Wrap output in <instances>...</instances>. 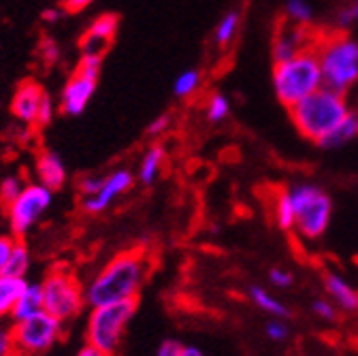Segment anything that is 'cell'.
Instances as JSON below:
<instances>
[{
    "mask_svg": "<svg viewBox=\"0 0 358 356\" xmlns=\"http://www.w3.org/2000/svg\"><path fill=\"white\" fill-rule=\"evenodd\" d=\"M154 269V256L145 248H128L115 254L85 284L87 307L139 299Z\"/></svg>",
    "mask_w": 358,
    "mask_h": 356,
    "instance_id": "obj_1",
    "label": "cell"
},
{
    "mask_svg": "<svg viewBox=\"0 0 358 356\" xmlns=\"http://www.w3.org/2000/svg\"><path fill=\"white\" fill-rule=\"evenodd\" d=\"M316 52L324 87L348 94L358 83V41L345 30H320Z\"/></svg>",
    "mask_w": 358,
    "mask_h": 356,
    "instance_id": "obj_2",
    "label": "cell"
},
{
    "mask_svg": "<svg viewBox=\"0 0 358 356\" xmlns=\"http://www.w3.org/2000/svg\"><path fill=\"white\" fill-rule=\"evenodd\" d=\"M294 128L311 143H318L329 130H333L339 122H343L352 111L348 107L345 94H339L331 87H320L313 94L299 101L288 109Z\"/></svg>",
    "mask_w": 358,
    "mask_h": 356,
    "instance_id": "obj_3",
    "label": "cell"
},
{
    "mask_svg": "<svg viewBox=\"0 0 358 356\" xmlns=\"http://www.w3.org/2000/svg\"><path fill=\"white\" fill-rule=\"evenodd\" d=\"M271 81L278 101L286 109L294 107L305 97L320 90L324 83H322V69H320L316 45L294 54L288 60L275 62Z\"/></svg>",
    "mask_w": 358,
    "mask_h": 356,
    "instance_id": "obj_4",
    "label": "cell"
},
{
    "mask_svg": "<svg viewBox=\"0 0 358 356\" xmlns=\"http://www.w3.org/2000/svg\"><path fill=\"white\" fill-rule=\"evenodd\" d=\"M288 194L294 209V233L307 241L320 239L333 218V199L329 192L318 184L299 182L288 188Z\"/></svg>",
    "mask_w": 358,
    "mask_h": 356,
    "instance_id": "obj_5",
    "label": "cell"
},
{
    "mask_svg": "<svg viewBox=\"0 0 358 356\" xmlns=\"http://www.w3.org/2000/svg\"><path fill=\"white\" fill-rule=\"evenodd\" d=\"M134 314H137V299L90 307V316L85 322V343L115 354Z\"/></svg>",
    "mask_w": 358,
    "mask_h": 356,
    "instance_id": "obj_6",
    "label": "cell"
},
{
    "mask_svg": "<svg viewBox=\"0 0 358 356\" xmlns=\"http://www.w3.org/2000/svg\"><path fill=\"white\" fill-rule=\"evenodd\" d=\"M41 286H43L45 309L56 318H60L62 322L75 320L81 314V309L87 305L85 286L66 264H56L52 271H48Z\"/></svg>",
    "mask_w": 358,
    "mask_h": 356,
    "instance_id": "obj_7",
    "label": "cell"
},
{
    "mask_svg": "<svg viewBox=\"0 0 358 356\" xmlns=\"http://www.w3.org/2000/svg\"><path fill=\"white\" fill-rule=\"evenodd\" d=\"M64 325L60 318L50 314L48 309H41L38 314L13 322V339L17 348V356H32V354H43L50 348H54L62 335H64Z\"/></svg>",
    "mask_w": 358,
    "mask_h": 356,
    "instance_id": "obj_8",
    "label": "cell"
},
{
    "mask_svg": "<svg viewBox=\"0 0 358 356\" xmlns=\"http://www.w3.org/2000/svg\"><path fill=\"white\" fill-rule=\"evenodd\" d=\"M54 190H50L43 184H26L24 190L17 194L15 201L7 205V220L11 235L24 237L32 231V227L43 218V213L52 207Z\"/></svg>",
    "mask_w": 358,
    "mask_h": 356,
    "instance_id": "obj_9",
    "label": "cell"
},
{
    "mask_svg": "<svg viewBox=\"0 0 358 356\" xmlns=\"http://www.w3.org/2000/svg\"><path fill=\"white\" fill-rule=\"evenodd\" d=\"M320 30L313 26H303V24H294L286 17H282L275 24L273 30V41H271V54H273V62H282L292 58L294 54L313 48L318 41Z\"/></svg>",
    "mask_w": 358,
    "mask_h": 356,
    "instance_id": "obj_10",
    "label": "cell"
},
{
    "mask_svg": "<svg viewBox=\"0 0 358 356\" xmlns=\"http://www.w3.org/2000/svg\"><path fill=\"white\" fill-rule=\"evenodd\" d=\"M134 184V175L128 169H115L109 175H105V182L101 190L92 197L81 199V209L90 215H99L107 211L122 194H126Z\"/></svg>",
    "mask_w": 358,
    "mask_h": 356,
    "instance_id": "obj_11",
    "label": "cell"
},
{
    "mask_svg": "<svg viewBox=\"0 0 358 356\" xmlns=\"http://www.w3.org/2000/svg\"><path fill=\"white\" fill-rule=\"evenodd\" d=\"M120 30V17L115 13H103L99 15L92 24L87 26V30L79 38V52L81 56H101L111 50L113 41Z\"/></svg>",
    "mask_w": 358,
    "mask_h": 356,
    "instance_id": "obj_12",
    "label": "cell"
},
{
    "mask_svg": "<svg viewBox=\"0 0 358 356\" xmlns=\"http://www.w3.org/2000/svg\"><path fill=\"white\" fill-rule=\"evenodd\" d=\"M96 83H99V79L87 77L79 71H73V75L69 77V81L64 83L62 92H60V103H58L60 113L71 115V118L81 115L96 92Z\"/></svg>",
    "mask_w": 358,
    "mask_h": 356,
    "instance_id": "obj_13",
    "label": "cell"
},
{
    "mask_svg": "<svg viewBox=\"0 0 358 356\" xmlns=\"http://www.w3.org/2000/svg\"><path fill=\"white\" fill-rule=\"evenodd\" d=\"M43 94H45V90L41 87L38 81H34V79L20 81L13 92V99H11V113L15 115V120L26 126H34Z\"/></svg>",
    "mask_w": 358,
    "mask_h": 356,
    "instance_id": "obj_14",
    "label": "cell"
},
{
    "mask_svg": "<svg viewBox=\"0 0 358 356\" xmlns=\"http://www.w3.org/2000/svg\"><path fill=\"white\" fill-rule=\"evenodd\" d=\"M36 177L38 184L48 186L50 190H62L66 184V164L54 150H43L36 156Z\"/></svg>",
    "mask_w": 358,
    "mask_h": 356,
    "instance_id": "obj_15",
    "label": "cell"
},
{
    "mask_svg": "<svg viewBox=\"0 0 358 356\" xmlns=\"http://www.w3.org/2000/svg\"><path fill=\"white\" fill-rule=\"evenodd\" d=\"M324 288H327L329 299L341 311H348V314H354V311H358V290L343 276L329 271L324 276Z\"/></svg>",
    "mask_w": 358,
    "mask_h": 356,
    "instance_id": "obj_16",
    "label": "cell"
},
{
    "mask_svg": "<svg viewBox=\"0 0 358 356\" xmlns=\"http://www.w3.org/2000/svg\"><path fill=\"white\" fill-rule=\"evenodd\" d=\"M41 309H45V301H43V286L36 284V282H28L22 297L17 299L15 307L11 309L9 318L13 322H20V320H26L34 314H38Z\"/></svg>",
    "mask_w": 358,
    "mask_h": 356,
    "instance_id": "obj_17",
    "label": "cell"
},
{
    "mask_svg": "<svg viewBox=\"0 0 358 356\" xmlns=\"http://www.w3.org/2000/svg\"><path fill=\"white\" fill-rule=\"evenodd\" d=\"M164 162H166V150H164V145L154 143L145 152V156L141 158V162H139L137 180L143 186H154L158 182V177L162 175V171H164Z\"/></svg>",
    "mask_w": 358,
    "mask_h": 356,
    "instance_id": "obj_18",
    "label": "cell"
},
{
    "mask_svg": "<svg viewBox=\"0 0 358 356\" xmlns=\"http://www.w3.org/2000/svg\"><path fill=\"white\" fill-rule=\"evenodd\" d=\"M356 135H358V124H356V113L352 111L343 122H339L333 130H329L316 145L324 150H339L348 145L352 139H356Z\"/></svg>",
    "mask_w": 358,
    "mask_h": 356,
    "instance_id": "obj_19",
    "label": "cell"
},
{
    "mask_svg": "<svg viewBox=\"0 0 358 356\" xmlns=\"http://www.w3.org/2000/svg\"><path fill=\"white\" fill-rule=\"evenodd\" d=\"M26 278H13L7 273H0V316H9L15 307L17 299L22 297L26 288Z\"/></svg>",
    "mask_w": 358,
    "mask_h": 356,
    "instance_id": "obj_20",
    "label": "cell"
},
{
    "mask_svg": "<svg viewBox=\"0 0 358 356\" xmlns=\"http://www.w3.org/2000/svg\"><path fill=\"white\" fill-rule=\"evenodd\" d=\"M239 28H241V13H239V11H229V13H224L222 20L217 22L215 30H213V41H215V45L222 48V50L231 48L233 43L237 41V36H239Z\"/></svg>",
    "mask_w": 358,
    "mask_h": 356,
    "instance_id": "obj_21",
    "label": "cell"
},
{
    "mask_svg": "<svg viewBox=\"0 0 358 356\" xmlns=\"http://www.w3.org/2000/svg\"><path fill=\"white\" fill-rule=\"evenodd\" d=\"M250 299L260 311H264V314H268L271 318H286L290 314V309L275 294H271L262 286H252L250 288Z\"/></svg>",
    "mask_w": 358,
    "mask_h": 356,
    "instance_id": "obj_22",
    "label": "cell"
},
{
    "mask_svg": "<svg viewBox=\"0 0 358 356\" xmlns=\"http://www.w3.org/2000/svg\"><path fill=\"white\" fill-rule=\"evenodd\" d=\"M201 85H203V73L199 69H188L177 75L173 83V94L179 101H186L201 90Z\"/></svg>",
    "mask_w": 358,
    "mask_h": 356,
    "instance_id": "obj_23",
    "label": "cell"
},
{
    "mask_svg": "<svg viewBox=\"0 0 358 356\" xmlns=\"http://www.w3.org/2000/svg\"><path fill=\"white\" fill-rule=\"evenodd\" d=\"M273 218H275V225L282 231H294V209H292V201H290L288 188H282V190L275 192Z\"/></svg>",
    "mask_w": 358,
    "mask_h": 356,
    "instance_id": "obj_24",
    "label": "cell"
},
{
    "mask_svg": "<svg viewBox=\"0 0 358 356\" xmlns=\"http://www.w3.org/2000/svg\"><path fill=\"white\" fill-rule=\"evenodd\" d=\"M28 269H30V252H28V245L17 237L15 248H13V254L9 258V262L5 264L3 273L13 276V278H26Z\"/></svg>",
    "mask_w": 358,
    "mask_h": 356,
    "instance_id": "obj_25",
    "label": "cell"
},
{
    "mask_svg": "<svg viewBox=\"0 0 358 356\" xmlns=\"http://www.w3.org/2000/svg\"><path fill=\"white\" fill-rule=\"evenodd\" d=\"M284 17L294 22V24H303V26H313V20H316V11H313L309 0H286L284 5Z\"/></svg>",
    "mask_w": 358,
    "mask_h": 356,
    "instance_id": "obj_26",
    "label": "cell"
},
{
    "mask_svg": "<svg viewBox=\"0 0 358 356\" xmlns=\"http://www.w3.org/2000/svg\"><path fill=\"white\" fill-rule=\"evenodd\" d=\"M231 113V99L222 92H213L207 101H205V118L211 124H220L229 118Z\"/></svg>",
    "mask_w": 358,
    "mask_h": 356,
    "instance_id": "obj_27",
    "label": "cell"
},
{
    "mask_svg": "<svg viewBox=\"0 0 358 356\" xmlns=\"http://www.w3.org/2000/svg\"><path fill=\"white\" fill-rule=\"evenodd\" d=\"M24 182H22V177H17V175H9V177H5L3 182H0V203H3L5 207L11 203V201H15L17 199V194L24 190Z\"/></svg>",
    "mask_w": 358,
    "mask_h": 356,
    "instance_id": "obj_28",
    "label": "cell"
},
{
    "mask_svg": "<svg viewBox=\"0 0 358 356\" xmlns=\"http://www.w3.org/2000/svg\"><path fill=\"white\" fill-rule=\"evenodd\" d=\"M56 103H54V99L45 92L43 94V99H41V105H38V113H36V128H45V126H50L52 124V120H54V113H56Z\"/></svg>",
    "mask_w": 358,
    "mask_h": 356,
    "instance_id": "obj_29",
    "label": "cell"
},
{
    "mask_svg": "<svg viewBox=\"0 0 358 356\" xmlns=\"http://www.w3.org/2000/svg\"><path fill=\"white\" fill-rule=\"evenodd\" d=\"M311 309H313V314L327 322H333L339 316V307L331 299H316L311 303Z\"/></svg>",
    "mask_w": 358,
    "mask_h": 356,
    "instance_id": "obj_30",
    "label": "cell"
},
{
    "mask_svg": "<svg viewBox=\"0 0 358 356\" xmlns=\"http://www.w3.org/2000/svg\"><path fill=\"white\" fill-rule=\"evenodd\" d=\"M264 333H266V337L271 339V341H286L288 339V335H290V327L284 322V318H271L266 322V327H264Z\"/></svg>",
    "mask_w": 358,
    "mask_h": 356,
    "instance_id": "obj_31",
    "label": "cell"
},
{
    "mask_svg": "<svg viewBox=\"0 0 358 356\" xmlns=\"http://www.w3.org/2000/svg\"><path fill=\"white\" fill-rule=\"evenodd\" d=\"M103 182H105V177H101V175H83L77 182V192L81 197H92L101 190Z\"/></svg>",
    "mask_w": 358,
    "mask_h": 356,
    "instance_id": "obj_32",
    "label": "cell"
},
{
    "mask_svg": "<svg viewBox=\"0 0 358 356\" xmlns=\"http://www.w3.org/2000/svg\"><path fill=\"white\" fill-rule=\"evenodd\" d=\"M356 22H358V0H352L350 5H345L343 9H339V13H337V26L343 30V28H348V26H352Z\"/></svg>",
    "mask_w": 358,
    "mask_h": 356,
    "instance_id": "obj_33",
    "label": "cell"
},
{
    "mask_svg": "<svg viewBox=\"0 0 358 356\" xmlns=\"http://www.w3.org/2000/svg\"><path fill=\"white\" fill-rule=\"evenodd\" d=\"M268 282H271L275 288H288V286H292V282H294V278H292V273L288 271V269H282V266H273L271 271H268Z\"/></svg>",
    "mask_w": 358,
    "mask_h": 356,
    "instance_id": "obj_34",
    "label": "cell"
},
{
    "mask_svg": "<svg viewBox=\"0 0 358 356\" xmlns=\"http://www.w3.org/2000/svg\"><path fill=\"white\" fill-rule=\"evenodd\" d=\"M0 356H17L13 331L11 329H5L3 325H0Z\"/></svg>",
    "mask_w": 358,
    "mask_h": 356,
    "instance_id": "obj_35",
    "label": "cell"
},
{
    "mask_svg": "<svg viewBox=\"0 0 358 356\" xmlns=\"http://www.w3.org/2000/svg\"><path fill=\"white\" fill-rule=\"evenodd\" d=\"M169 126H171V113H162V115H158V118L148 126V135L154 137V139H158V137H162L164 132L169 130Z\"/></svg>",
    "mask_w": 358,
    "mask_h": 356,
    "instance_id": "obj_36",
    "label": "cell"
},
{
    "mask_svg": "<svg viewBox=\"0 0 358 356\" xmlns=\"http://www.w3.org/2000/svg\"><path fill=\"white\" fill-rule=\"evenodd\" d=\"M15 241H17L15 235H11V237H0V273H3L5 264L9 262V258H11V254H13Z\"/></svg>",
    "mask_w": 358,
    "mask_h": 356,
    "instance_id": "obj_37",
    "label": "cell"
},
{
    "mask_svg": "<svg viewBox=\"0 0 358 356\" xmlns=\"http://www.w3.org/2000/svg\"><path fill=\"white\" fill-rule=\"evenodd\" d=\"M41 56H43V60L48 62V64H54L60 58V50H58V45L52 38H45L41 43Z\"/></svg>",
    "mask_w": 358,
    "mask_h": 356,
    "instance_id": "obj_38",
    "label": "cell"
},
{
    "mask_svg": "<svg viewBox=\"0 0 358 356\" xmlns=\"http://www.w3.org/2000/svg\"><path fill=\"white\" fill-rule=\"evenodd\" d=\"M184 343H179L177 339H164L156 352V356H182Z\"/></svg>",
    "mask_w": 358,
    "mask_h": 356,
    "instance_id": "obj_39",
    "label": "cell"
},
{
    "mask_svg": "<svg viewBox=\"0 0 358 356\" xmlns=\"http://www.w3.org/2000/svg\"><path fill=\"white\" fill-rule=\"evenodd\" d=\"M92 3H94V0H64V11L66 13H81Z\"/></svg>",
    "mask_w": 358,
    "mask_h": 356,
    "instance_id": "obj_40",
    "label": "cell"
},
{
    "mask_svg": "<svg viewBox=\"0 0 358 356\" xmlns=\"http://www.w3.org/2000/svg\"><path fill=\"white\" fill-rule=\"evenodd\" d=\"M77 356H115V354H109V352H103V350H99V348H94V346H90V343H85L79 352H77Z\"/></svg>",
    "mask_w": 358,
    "mask_h": 356,
    "instance_id": "obj_41",
    "label": "cell"
},
{
    "mask_svg": "<svg viewBox=\"0 0 358 356\" xmlns=\"http://www.w3.org/2000/svg\"><path fill=\"white\" fill-rule=\"evenodd\" d=\"M62 13H64V11H62V9H56V7H54V9H45V11H43V20H45V22H50V24H54V22H58V20L62 17Z\"/></svg>",
    "mask_w": 358,
    "mask_h": 356,
    "instance_id": "obj_42",
    "label": "cell"
},
{
    "mask_svg": "<svg viewBox=\"0 0 358 356\" xmlns=\"http://www.w3.org/2000/svg\"><path fill=\"white\" fill-rule=\"evenodd\" d=\"M182 356H207L203 350H199V348H194V346H184V352H182Z\"/></svg>",
    "mask_w": 358,
    "mask_h": 356,
    "instance_id": "obj_43",
    "label": "cell"
},
{
    "mask_svg": "<svg viewBox=\"0 0 358 356\" xmlns=\"http://www.w3.org/2000/svg\"><path fill=\"white\" fill-rule=\"evenodd\" d=\"M0 325H3V316H0Z\"/></svg>",
    "mask_w": 358,
    "mask_h": 356,
    "instance_id": "obj_44",
    "label": "cell"
},
{
    "mask_svg": "<svg viewBox=\"0 0 358 356\" xmlns=\"http://www.w3.org/2000/svg\"><path fill=\"white\" fill-rule=\"evenodd\" d=\"M356 124H358V113H356Z\"/></svg>",
    "mask_w": 358,
    "mask_h": 356,
    "instance_id": "obj_45",
    "label": "cell"
}]
</instances>
